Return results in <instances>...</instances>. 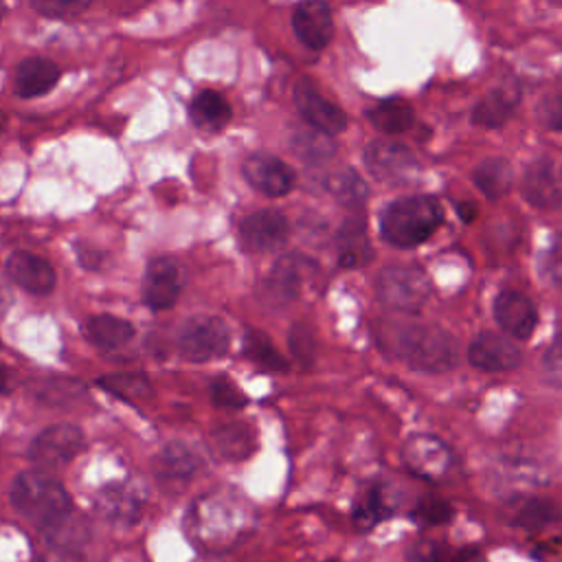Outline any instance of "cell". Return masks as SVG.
I'll use <instances>...</instances> for the list:
<instances>
[{
    "label": "cell",
    "mask_w": 562,
    "mask_h": 562,
    "mask_svg": "<svg viewBox=\"0 0 562 562\" xmlns=\"http://www.w3.org/2000/svg\"><path fill=\"white\" fill-rule=\"evenodd\" d=\"M2 15H4V4H0V20H2Z\"/></svg>",
    "instance_id": "obj_48"
},
{
    "label": "cell",
    "mask_w": 562,
    "mask_h": 562,
    "mask_svg": "<svg viewBox=\"0 0 562 562\" xmlns=\"http://www.w3.org/2000/svg\"><path fill=\"white\" fill-rule=\"evenodd\" d=\"M244 353L259 367L272 371H285V358L274 349L263 331H248L244 338Z\"/></svg>",
    "instance_id": "obj_33"
},
{
    "label": "cell",
    "mask_w": 562,
    "mask_h": 562,
    "mask_svg": "<svg viewBox=\"0 0 562 562\" xmlns=\"http://www.w3.org/2000/svg\"><path fill=\"white\" fill-rule=\"evenodd\" d=\"M395 353L413 369L446 371L459 362L457 340L435 325H406L395 336Z\"/></svg>",
    "instance_id": "obj_3"
},
{
    "label": "cell",
    "mask_w": 562,
    "mask_h": 562,
    "mask_svg": "<svg viewBox=\"0 0 562 562\" xmlns=\"http://www.w3.org/2000/svg\"><path fill=\"white\" fill-rule=\"evenodd\" d=\"M329 562H336V560H329Z\"/></svg>",
    "instance_id": "obj_49"
},
{
    "label": "cell",
    "mask_w": 562,
    "mask_h": 562,
    "mask_svg": "<svg viewBox=\"0 0 562 562\" xmlns=\"http://www.w3.org/2000/svg\"><path fill=\"white\" fill-rule=\"evenodd\" d=\"M97 507L112 520H134L143 507V494L130 483H116L101 490Z\"/></svg>",
    "instance_id": "obj_23"
},
{
    "label": "cell",
    "mask_w": 562,
    "mask_h": 562,
    "mask_svg": "<svg viewBox=\"0 0 562 562\" xmlns=\"http://www.w3.org/2000/svg\"><path fill=\"white\" fill-rule=\"evenodd\" d=\"M288 220L272 209L255 211L239 222V241L248 252H270L285 244Z\"/></svg>",
    "instance_id": "obj_10"
},
{
    "label": "cell",
    "mask_w": 562,
    "mask_h": 562,
    "mask_svg": "<svg viewBox=\"0 0 562 562\" xmlns=\"http://www.w3.org/2000/svg\"><path fill=\"white\" fill-rule=\"evenodd\" d=\"M494 316L496 323L505 334L512 338H529L538 323V314L533 303L516 292V290H503L494 301Z\"/></svg>",
    "instance_id": "obj_16"
},
{
    "label": "cell",
    "mask_w": 562,
    "mask_h": 562,
    "mask_svg": "<svg viewBox=\"0 0 562 562\" xmlns=\"http://www.w3.org/2000/svg\"><path fill=\"white\" fill-rule=\"evenodd\" d=\"M389 514H391V507H389L382 485H371L358 496V501L353 505V525L360 531H369L380 520H384Z\"/></svg>",
    "instance_id": "obj_28"
},
{
    "label": "cell",
    "mask_w": 562,
    "mask_h": 562,
    "mask_svg": "<svg viewBox=\"0 0 562 562\" xmlns=\"http://www.w3.org/2000/svg\"><path fill=\"white\" fill-rule=\"evenodd\" d=\"M86 437L75 424H55L44 428L31 443L29 457L35 465L44 470L64 468L70 463L83 448Z\"/></svg>",
    "instance_id": "obj_7"
},
{
    "label": "cell",
    "mask_w": 562,
    "mask_h": 562,
    "mask_svg": "<svg viewBox=\"0 0 562 562\" xmlns=\"http://www.w3.org/2000/svg\"><path fill=\"white\" fill-rule=\"evenodd\" d=\"M184 285V270L173 257H154L145 272V303L151 310H169Z\"/></svg>",
    "instance_id": "obj_11"
},
{
    "label": "cell",
    "mask_w": 562,
    "mask_h": 562,
    "mask_svg": "<svg viewBox=\"0 0 562 562\" xmlns=\"http://www.w3.org/2000/svg\"><path fill=\"white\" fill-rule=\"evenodd\" d=\"M542 369H544V375L549 378V382L562 384V331L555 336V340L547 349V353L542 358Z\"/></svg>",
    "instance_id": "obj_40"
},
{
    "label": "cell",
    "mask_w": 562,
    "mask_h": 562,
    "mask_svg": "<svg viewBox=\"0 0 562 562\" xmlns=\"http://www.w3.org/2000/svg\"><path fill=\"white\" fill-rule=\"evenodd\" d=\"M446 562H487L485 553L476 547H468V549H461L459 553L450 555Z\"/></svg>",
    "instance_id": "obj_44"
},
{
    "label": "cell",
    "mask_w": 562,
    "mask_h": 562,
    "mask_svg": "<svg viewBox=\"0 0 562 562\" xmlns=\"http://www.w3.org/2000/svg\"><path fill=\"white\" fill-rule=\"evenodd\" d=\"M415 518L424 525H443L452 518V507L448 501L439 498V496H424L419 498L417 507H415Z\"/></svg>",
    "instance_id": "obj_36"
},
{
    "label": "cell",
    "mask_w": 562,
    "mask_h": 562,
    "mask_svg": "<svg viewBox=\"0 0 562 562\" xmlns=\"http://www.w3.org/2000/svg\"><path fill=\"white\" fill-rule=\"evenodd\" d=\"M178 351L189 362H209L228 351L231 331L217 316L195 314L187 318L176 336Z\"/></svg>",
    "instance_id": "obj_4"
},
{
    "label": "cell",
    "mask_w": 562,
    "mask_h": 562,
    "mask_svg": "<svg viewBox=\"0 0 562 562\" xmlns=\"http://www.w3.org/2000/svg\"><path fill=\"white\" fill-rule=\"evenodd\" d=\"M468 360L483 371H509L520 362V351L512 338L483 331L470 342Z\"/></svg>",
    "instance_id": "obj_15"
},
{
    "label": "cell",
    "mask_w": 562,
    "mask_h": 562,
    "mask_svg": "<svg viewBox=\"0 0 562 562\" xmlns=\"http://www.w3.org/2000/svg\"><path fill=\"white\" fill-rule=\"evenodd\" d=\"M522 195L536 209H558L562 202V191L553 178L551 165L547 160H536L527 167L522 176Z\"/></svg>",
    "instance_id": "obj_19"
},
{
    "label": "cell",
    "mask_w": 562,
    "mask_h": 562,
    "mask_svg": "<svg viewBox=\"0 0 562 562\" xmlns=\"http://www.w3.org/2000/svg\"><path fill=\"white\" fill-rule=\"evenodd\" d=\"M9 303H11V294H9V290L0 283V316L4 314V310L9 307Z\"/></svg>",
    "instance_id": "obj_47"
},
{
    "label": "cell",
    "mask_w": 562,
    "mask_h": 562,
    "mask_svg": "<svg viewBox=\"0 0 562 562\" xmlns=\"http://www.w3.org/2000/svg\"><path fill=\"white\" fill-rule=\"evenodd\" d=\"M325 189L345 206L358 209L367 198L364 180L349 167L336 169L325 178Z\"/></svg>",
    "instance_id": "obj_29"
},
{
    "label": "cell",
    "mask_w": 562,
    "mask_h": 562,
    "mask_svg": "<svg viewBox=\"0 0 562 562\" xmlns=\"http://www.w3.org/2000/svg\"><path fill=\"white\" fill-rule=\"evenodd\" d=\"M97 384L125 402H140L151 395V382L143 373H108Z\"/></svg>",
    "instance_id": "obj_30"
},
{
    "label": "cell",
    "mask_w": 562,
    "mask_h": 562,
    "mask_svg": "<svg viewBox=\"0 0 562 562\" xmlns=\"http://www.w3.org/2000/svg\"><path fill=\"white\" fill-rule=\"evenodd\" d=\"M294 105L301 116L321 134H338L347 125L345 112L327 101L310 79H301L294 86Z\"/></svg>",
    "instance_id": "obj_12"
},
{
    "label": "cell",
    "mask_w": 562,
    "mask_h": 562,
    "mask_svg": "<svg viewBox=\"0 0 562 562\" xmlns=\"http://www.w3.org/2000/svg\"><path fill=\"white\" fill-rule=\"evenodd\" d=\"M198 468V459L195 454L182 446V443H171L167 446L156 461V470L162 479H171V481H182L189 479Z\"/></svg>",
    "instance_id": "obj_31"
},
{
    "label": "cell",
    "mask_w": 562,
    "mask_h": 562,
    "mask_svg": "<svg viewBox=\"0 0 562 562\" xmlns=\"http://www.w3.org/2000/svg\"><path fill=\"white\" fill-rule=\"evenodd\" d=\"M13 389V382H11V375L4 367H0V395L2 393H9Z\"/></svg>",
    "instance_id": "obj_45"
},
{
    "label": "cell",
    "mask_w": 562,
    "mask_h": 562,
    "mask_svg": "<svg viewBox=\"0 0 562 562\" xmlns=\"http://www.w3.org/2000/svg\"><path fill=\"white\" fill-rule=\"evenodd\" d=\"M404 465L424 481H443L452 470V452L432 435H413L402 448Z\"/></svg>",
    "instance_id": "obj_9"
},
{
    "label": "cell",
    "mask_w": 562,
    "mask_h": 562,
    "mask_svg": "<svg viewBox=\"0 0 562 562\" xmlns=\"http://www.w3.org/2000/svg\"><path fill=\"white\" fill-rule=\"evenodd\" d=\"M83 336L90 345L112 351L123 347L134 338V327L130 321L114 314H94L83 323Z\"/></svg>",
    "instance_id": "obj_21"
},
{
    "label": "cell",
    "mask_w": 562,
    "mask_h": 562,
    "mask_svg": "<svg viewBox=\"0 0 562 562\" xmlns=\"http://www.w3.org/2000/svg\"><path fill=\"white\" fill-rule=\"evenodd\" d=\"M338 263L345 268L364 266L373 257V248L367 237V226L360 215H351L342 222L336 237Z\"/></svg>",
    "instance_id": "obj_20"
},
{
    "label": "cell",
    "mask_w": 562,
    "mask_h": 562,
    "mask_svg": "<svg viewBox=\"0 0 562 562\" xmlns=\"http://www.w3.org/2000/svg\"><path fill=\"white\" fill-rule=\"evenodd\" d=\"M213 443L224 459L239 461L255 450V432L246 424H226L213 432Z\"/></svg>",
    "instance_id": "obj_27"
},
{
    "label": "cell",
    "mask_w": 562,
    "mask_h": 562,
    "mask_svg": "<svg viewBox=\"0 0 562 562\" xmlns=\"http://www.w3.org/2000/svg\"><path fill=\"white\" fill-rule=\"evenodd\" d=\"M443 220L441 204L430 195H404L386 204L380 215L382 237L397 248H415L426 241Z\"/></svg>",
    "instance_id": "obj_2"
},
{
    "label": "cell",
    "mask_w": 562,
    "mask_h": 562,
    "mask_svg": "<svg viewBox=\"0 0 562 562\" xmlns=\"http://www.w3.org/2000/svg\"><path fill=\"white\" fill-rule=\"evenodd\" d=\"M35 393L46 402H72L77 397H83V384L77 380L66 378H48L35 386Z\"/></svg>",
    "instance_id": "obj_35"
},
{
    "label": "cell",
    "mask_w": 562,
    "mask_h": 562,
    "mask_svg": "<svg viewBox=\"0 0 562 562\" xmlns=\"http://www.w3.org/2000/svg\"><path fill=\"white\" fill-rule=\"evenodd\" d=\"M31 7L46 18H75L83 13L90 2L88 0H33Z\"/></svg>",
    "instance_id": "obj_37"
},
{
    "label": "cell",
    "mask_w": 562,
    "mask_h": 562,
    "mask_svg": "<svg viewBox=\"0 0 562 562\" xmlns=\"http://www.w3.org/2000/svg\"><path fill=\"white\" fill-rule=\"evenodd\" d=\"M520 99V88L516 83H507V86H498L494 90H490L479 105L472 112V119L476 125L483 127H501L514 112L516 103Z\"/></svg>",
    "instance_id": "obj_22"
},
{
    "label": "cell",
    "mask_w": 562,
    "mask_h": 562,
    "mask_svg": "<svg viewBox=\"0 0 562 562\" xmlns=\"http://www.w3.org/2000/svg\"><path fill=\"white\" fill-rule=\"evenodd\" d=\"M430 279L415 266H389L378 274V299L397 312H417L430 299Z\"/></svg>",
    "instance_id": "obj_5"
},
{
    "label": "cell",
    "mask_w": 562,
    "mask_h": 562,
    "mask_svg": "<svg viewBox=\"0 0 562 562\" xmlns=\"http://www.w3.org/2000/svg\"><path fill=\"white\" fill-rule=\"evenodd\" d=\"M364 167L375 180L386 184L411 182L419 171L413 151L395 140H371L364 147Z\"/></svg>",
    "instance_id": "obj_8"
},
{
    "label": "cell",
    "mask_w": 562,
    "mask_h": 562,
    "mask_svg": "<svg viewBox=\"0 0 562 562\" xmlns=\"http://www.w3.org/2000/svg\"><path fill=\"white\" fill-rule=\"evenodd\" d=\"M558 518H560V509L555 503H551L547 498H531L518 509L516 525L527 531H540L547 525L555 522Z\"/></svg>",
    "instance_id": "obj_34"
},
{
    "label": "cell",
    "mask_w": 562,
    "mask_h": 562,
    "mask_svg": "<svg viewBox=\"0 0 562 562\" xmlns=\"http://www.w3.org/2000/svg\"><path fill=\"white\" fill-rule=\"evenodd\" d=\"M369 119L378 130H382L386 134H400V132H406L408 127H413L415 112L402 99H384V101H378L369 110Z\"/></svg>",
    "instance_id": "obj_26"
},
{
    "label": "cell",
    "mask_w": 562,
    "mask_h": 562,
    "mask_svg": "<svg viewBox=\"0 0 562 562\" xmlns=\"http://www.w3.org/2000/svg\"><path fill=\"white\" fill-rule=\"evenodd\" d=\"M292 29L307 48H325L334 33L331 11L325 2H303L294 9Z\"/></svg>",
    "instance_id": "obj_17"
},
{
    "label": "cell",
    "mask_w": 562,
    "mask_h": 562,
    "mask_svg": "<svg viewBox=\"0 0 562 562\" xmlns=\"http://www.w3.org/2000/svg\"><path fill=\"white\" fill-rule=\"evenodd\" d=\"M547 272L555 285H562V233L555 235L549 255H547Z\"/></svg>",
    "instance_id": "obj_43"
},
{
    "label": "cell",
    "mask_w": 562,
    "mask_h": 562,
    "mask_svg": "<svg viewBox=\"0 0 562 562\" xmlns=\"http://www.w3.org/2000/svg\"><path fill=\"white\" fill-rule=\"evenodd\" d=\"M11 503L22 518L46 531L59 529L72 512L64 485L44 470L18 474L11 485Z\"/></svg>",
    "instance_id": "obj_1"
},
{
    "label": "cell",
    "mask_w": 562,
    "mask_h": 562,
    "mask_svg": "<svg viewBox=\"0 0 562 562\" xmlns=\"http://www.w3.org/2000/svg\"><path fill=\"white\" fill-rule=\"evenodd\" d=\"M318 274V268L312 259L301 255L281 257L261 285V296L270 305H283L296 299Z\"/></svg>",
    "instance_id": "obj_6"
},
{
    "label": "cell",
    "mask_w": 562,
    "mask_h": 562,
    "mask_svg": "<svg viewBox=\"0 0 562 562\" xmlns=\"http://www.w3.org/2000/svg\"><path fill=\"white\" fill-rule=\"evenodd\" d=\"M7 277L22 290L44 296L55 288V268L40 255L29 250H13L4 261Z\"/></svg>",
    "instance_id": "obj_14"
},
{
    "label": "cell",
    "mask_w": 562,
    "mask_h": 562,
    "mask_svg": "<svg viewBox=\"0 0 562 562\" xmlns=\"http://www.w3.org/2000/svg\"><path fill=\"white\" fill-rule=\"evenodd\" d=\"M294 154L301 158V160H307V162H321V160H327L334 151H336V145L327 138V134H321L316 130H301L292 136L290 140Z\"/></svg>",
    "instance_id": "obj_32"
},
{
    "label": "cell",
    "mask_w": 562,
    "mask_h": 562,
    "mask_svg": "<svg viewBox=\"0 0 562 562\" xmlns=\"http://www.w3.org/2000/svg\"><path fill=\"white\" fill-rule=\"evenodd\" d=\"M474 204H459V215H461V220H465V222H472L474 220Z\"/></svg>",
    "instance_id": "obj_46"
},
{
    "label": "cell",
    "mask_w": 562,
    "mask_h": 562,
    "mask_svg": "<svg viewBox=\"0 0 562 562\" xmlns=\"http://www.w3.org/2000/svg\"><path fill=\"white\" fill-rule=\"evenodd\" d=\"M211 400L217 406H228V408H241L246 404V395L226 378H217L211 384Z\"/></svg>",
    "instance_id": "obj_38"
},
{
    "label": "cell",
    "mask_w": 562,
    "mask_h": 562,
    "mask_svg": "<svg viewBox=\"0 0 562 562\" xmlns=\"http://www.w3.org/2000/svg\"><path fill=\"white\" fill-rule=\"evenodd\" d=\"M472 180L479 187V191H483L490 200H498L509 191L514 182V169L505 158H485L476 165Z\"/></svg>",
    "instance_id": "obj_25"
},
{
    "label": "cell",
    "mask_w": 562,
    "mask_h": 562,
    "mask_svg": "<svg viewBox=\"0 0 562 562\" xmlns=\"http://www.w3.org/2000/svg\"><path fill=\"white\" fill-rule=\"evenodd\" d=\"M290 347L294 351V356H299L303 362L310 360L314 345H312V334L303 327V325H294L290 331Z\"/></svg>",
    "instance_id": "obj_42"
},
{
    "label": "cell",
    "mask_w": 562,
    "mask_h": 562,
    "mask_svg": "<svg viewBox=\"0 0 562 562\" xmlns=\"http://www.w3.org/2000/svg\"><path fill=\"white\" fill-rule=\"evenodd\" d=\"M59 81V66L46 57H26L18 64L13 86L15 94L31 99L46 94Z\"/></svg>",
    "instance_id": "obj_18"
},
{
    "label": "cell",
    "mask_w": 562,
    "mask_h": 562,
    "mask_svg": "<svg viewBox=\"0 0 562 562\" xmlns=\"http://www.w3.org/2000/svg\"><path fill=\"white\" fill-rule=\"evenodd\" d=\"M241 173L248 184L263 195L279 198L290 193V189L294 187V171L290 169V165L266 151L250 154L241 165Z\"/></svg>",
    "instance_id": "obj_13"
},
{
    "label": "cell",
    "mask_w": 562,
    "mask_h": 562,
    "mask_svg": "<svg viewBox=\"0 0 562 562\" xmlns=\"http://www.w3.org/2000/svg\"><path fill=\"white\" fill-rule=\"evenodd\" d=\"M448 549L437 540H422L411 549V562H446Z\"/></svg>",
    "instance_id": "obj_41"
},
{
    "label": "cell",
    "mask_w": 562,
    "mask_h": 562,
    "mask_svg": "<svg viewBox=\"0 0 562 562\" xmlns=\"http://www.w3.org/2000/svg\"><path fill=\"white\" fill-rule=\"evenodd\" d=\"M536 116H538V121H540L544 127L555 130V132H562V92L547 94V97L538 103Z\"/></svg>",
    "instance_id": "obj_39"
},
{
    "label": "cell",
    "mask_w": 562,
    "mask_h": 562,
    "mask_svg": "<svg viewBox=\"0 0 562 562\" xmlns=\"http://www.w3.org/2000/svg\"><path fill=\"white\" fill-rule=\"evenodd\" d=\"M189 116H191L193 125L215 132V130H222L231 121V105L220 92L202 90L191 99Z\"/></svg>",
    "instance_id": "obj_24"
}]
</instances>
